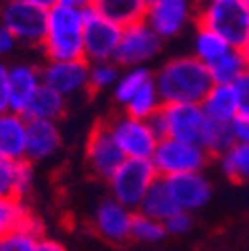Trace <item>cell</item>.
<instances>
[{
    "instance_id": "obj_1",
    "label": "cell",
    "mask_w": 249,
    "mask_h": 251,
    "mask_svg": "<svg viewBox=\"0 0 249 251\" xmlns=\"http://www.w3.org/2000/svg\"><path fill=\"white\" fill-rule=\"evenodd\" d=\"M153 84L166 104H201L215 86L209 68L192 56L168 60L153 74Z\"/></svg>"
},
{
    "instance_id": "obj_2",
    "label": "cell",
    "mask_w": 249,
    "mask_h": 251,
    "mask_svg": "<svg viewBox=\"0 0 249 251\" xmlns=\"http://www.w3.org/2000/svg\"><path fill=\"white\" fill-rule=\"evenodd\" d=\"M50 62L84 58V10L56 4L48 10V28L40 46Z\"/></svg>"
},
{
    "instance_id": "obj_3",
    "label": "cell",
    "mask_w": 249,
    "mask_h": 251,
    "mask_svg": "<svg viewBox=\"0 0 249 251\" xmlns=\"http://www.w3.org/2000/svg\"><path fill=\"white\" fill-rule=\"evenodd\" d=\"M194 20L199 28H209L241 48L249 40V6L243 0H198Z\"/></svg>"
},
{
    "instance_id": "obj_4",
    "label": "cell",
    "mask_w": 249,
    "mask_h": 251,
    "mask_svg": "<svg viewBox=\"0 0 249 251\" xmlns=\"http://www.w3.org/2000/svg\"><path fill=\"white\" fill-rule=\"evenodd\" d=\"M160 179L151 160H136L126 158L124 164L114 172L108 179L110 183V196L124 203L126 207L138 211L149 187Z\"/></svg>"
},
{
    "instance_id": "obj_5",
    "label": "cell",
    "mask_w": 249,
    "mask_h": 251,
    "mask_svg": "<svg viewBox=\"0 0 249 251\" xmlns=\"http://www.w3.org/2000/svg\"><path fill=\"white\" fill-rule=\"evenodd\" d=\"M211 155L205 151L201 144L181 142L174 138L160 140L151 155V164L160 177H174L181 174L203 172Z\"/></svg>"
},
{
    "instance_id": "obj_6",
    "label": "cell",
    "mask_w": 249,
    "mask_h": 251,
    "mask_svg": "<svg viewBox=\"0 0 249 251\" xmlns=\"http://www.w3.org/2000/svg\"><path fill=\"white\" fill-rule=\"evenodd\" d=\"M0 24L6 26L22 46H42L48 28V10L26 0H4L0 6Z\"/></svg>"
},
{
    "instance_id": "obj_7",
    "label": "cell",
    "mask_w": 249,
    "mask_h": 251,
    "mask_svg": "<svg viewBox=\"0 0 249 251\" xmlns=\"http://www.w3.org/2000/svg\"><path fill=\"white\" fill-rule=\"evenodd\" d=\"M106 124L126 158L151 160L160 138L153 134L148 120H140L124 112L122 116L110 118Z\"/></svg>"
},
{
    "instance_id": "obj_8",
    "label": "cell",
    "mask_w": 249,
    "mask_h": 251,
    "mask_svg": "<svg viewBox=\"0 0 249 251\" xmlns=\"http://www.w3.org/2000/svg\"><path fill=\"white\" fill-rule=\"evenodd\" d=\"M122 26L102 16L94 6L84 10V58L94 62L116 60L122 40Z\"/></svg>"
},
{
    "instance_id": "obj_9",
    "label": "cell",
    "mask_w": 249,
    "mask_h": 251,
    "mask_svg": "<svg viewBox=\"0 0 249 251\" xmlns=\"http://www.w3.org/2000/svg\"><path fill=\"white\" fill-rule=\"evenodd\" d=\"M164 40L153 32L146 22H138L122 30L116 62L122 68L146 66L149 60L160 54Z\"/></svg>"
},
{
    "instance_id": "obj_10",
    "label": "cell",
    "mask_w": 249,
    "mask_h": 251,
    "mask_svg": "<svg viewBox=\"0 0 249 251\" xmlns=\"http://www.w3.org/2000/svg\"><path fill=\"white\" fill-rule=\"evenodd\" d=\"M42 84L58 92L66 100L80 96L90 90V62L82 60H64V62H50L46 60L40 66Z\"/></svg>"
},
{
    "instance_id": "obj_11",
    "label": "cell",
    "mask_w": 249,
    "mask_h": 251,
    "mask_svg": "<svg viewBox=\"0 0 249 251\" xmlns=\"http://www.w3.org/2000/svg\"><path fill=\"white\" fill-rule=\"evenodd\" d=\"M124 160L126 155L116 144L108 124L100 122L98 126H94L86 142V162L90 170L102 179H110L114 172L124 164Z\"/></svg>"
},
{
    "instance_id": "obj_12",
    "label": "cell",
    "mask_w": 249,
    "mask_h": 251,
    "mask_svg": "<svg viewBox=\"0 0 249 251\" xmlns=\"http://www.w3.org/2000/svg\"><path fill=\"white\" fill-rule=\"evenodd\" d=\"M194 18V6L190 0H158L148 6L146 24L162 40L179 36Z\"/></svg>"
},
{
    "instance_id": "obj_13",
    "label": "cell",
    "mask_w": 249,
    "mask_h": 251,
    "mask_svg": "<svg viewBox=\"0 0 249 251\" xmlns=\"http://www.w3.org/2000/svg\"><path fill=\"white\" fill-rule=\"evenodd\" d=\"M160 112L166 122V138L201 144L207 124L201 104H166Z\"/></svg>"
},
{
    "instance_id": "obj_14",
    "label": "cell",
    "mask_w": 249,
    "mask_h": 251,
    "mask_svg": "<svg viewBox=\"0 0 249 251\" xmlns=\"http://www.w3.org/2000/svg\"><path fill=\"white\" fill-rule=\"evenodd\" d=\"M134 213H136L134 209L116 201L114 198H108L98 203L94 217H92V226H94V231L102 239L116 245L126 243L128 239H132Z\"/></svg>"
},
{
    "instance_id": "obj_15",
    "label": "cell",
    "mask_w": 249,
    "mask_h": 251,
    "mask_svg": "<svg viewBox=\"0 0 249 251\" xmlns=\"http://www.w3.org/2000/svg\"><path fill=\"white\" fill-rule=\"evenodd\" d=\"M168 192L179 211L194 213L205 207L213 196L211 181L203 176V172L181 174L174 177H164Z\"/></svg>"
},
{
    "instance_id": "obj_16",
    "label": "cell",
    "mask_w": 249,
    "mask_h": 251,
    "mask_svg": "<svg viewBox=\"0 0 249 251\" xmlns=\"http://www.w3.org/2000/svg\"><path fill=\"white\" fill-rule=\"evenodd\" d=\"M42 86V72L40 66L32 62H16L10 64L8 70V98H10V112L24 114L30 100Z\"/></svg>"
},
{
    "instance_id": "obj_17",
    "label": "cell",
    "mask_w": 249,
    "mask_h": 251,
    "mask_svg": "<svg viewBox=\"0 0 249 251\" xmlns=\"http://www.w3.org/2000/svg\"><path fill=\"white\" fill-rule=\"evenodd\" d=\"M26 160L28 162H46L62 146V134L58 122L46 120H26Z\"/></svg>"
},
{
    "instance_id": "obj_18",
    "label": "cell",
    "mask_w": 249,
    "mask_h": 251,
    "mask_svg": "<svg viewBox=\"0 0 249 251\" xmlns=\"http://www.w3.org/2000/svg\"><path fill=\"white\" fill-rule=\"evenodd\" d=\"M26 118L16 112L0 114V158L26 160Z\"/></svg>"
},
{
    "instance_id": "obj_19",
    "label": "cell",
    "mask_w": 249,
    "mask_h": 251,
    "mask_svg": "<svg viewBox=\"0 0 249 251\" xmlns=\"http://www.w3.org/2000/svg\"><path fill=\"white\" fill-rule=\"evenodd\" d=\"M92 6L122 28L144 22L148 12L146 0H94Z\"/></svg>"
},
{
    "instance_id": "obj_20",
    "label": "cell",
    "mask_w": 249,
    "mask_h": 251,
    "mask_svg": "<svg viewBox=\"0 0 249 251\" xmlns=\"http://www.w3.org/2000/svg\"><path fill=\"white\" fill-rule=\"evenodd\" d=\"M68 100L64 96H60L58 92H54L48 86H40L38 92L34 94V98L30 100L28 108L24 110L26 120H46V122H58L62 116L66 114Z\"/></svg>"
},
{
    "instance_id": "obj_21",
    "label": "cell",
    "mask_w": 249,
    "mask_h": 251,
    "mask_svg": "<svg viewBox=\"0 0 249 251\" xmlns=\"http://www.w3.org/2000/svg\"><path fill=\"white\" fill-rule=\"evenodd\" d=\"M201 108L211 122H224V124H233L239 116L237 110V100L231 86H213L205 100L201 102Z\"/></svg>"
},
{
    "instance_id": "obj_22",
    "label": "cell",
    "mask_w": 249,
    "mask_h": 251,
    "mask_svg": "<svg viewBox=\"0 0 249 251\" xmlns=\"http://www.w3.org/2000/svg\"><path fill=\"white\" fill-rule=\"evenodd\" d=\"M231 50L229 42L225 38H222L217 32L209 28H199L196 30V36H194V56L203 62L205 66H211L213 62H217L222 56H225Z\"/></svg>"
},
{
    "instance_id": "obj_23",
    "label": "cell",
    "mask_w": 249,
    "mask_h": 251,
    "mask_svg": "<svg viewBox=\"0 0 249 251\" xmlns=\"http://www.w3.org/2000/svg\"><path fill=\"white\" fill-rule=\"evenodd\" d=\"M153 80V72L148 68V66H134V68H126L122 72L118 84L114 86L112 94H114V100L126 108L130 104V100L136 96V94L148 84Z\"/></svg>"
},
{
    "instance_id": "obj_24",
    "label": "cell",
    "mask_w": 249,
    "mask_h": 251,
    "mask_svg": "<svg viewBox=\"0 0 249 251\" xmlns=\"http://www.w3.org/2000/svg\"><path fill=\"white\" fill-rule=\"evenodd\" d=\"M138 211H142V213H146V215H149L153 219H160V222H166L170 215L179 211L175 207L170 192H168L164 177H160L158 181L149 187V192L146 194V198H144V201H142Z\"/></svg>"
},
{
    "instance_id": "obj_25",
    "label": "cell",
    "mask_w": 249,
    "mask_h": 251,
    "mask_svg": "<svg viewBox=\"0 0 249 251\" xmlns=\"http://www.w3.org/2000/svg\"><path fill=\"white\" fill-rule=\"evenodd\" d=\"M220 168L225 177L237 183L249 181V144L235 142L220 158Z\"/></svg>"
},
{
    "instance_id": "obj_26",
    "label": "cell",
    "mask_w": 249,
    "mask_h": 251,
    "mask_svg": "<svg viewBox=\"0 0 249 251\" xmlns=\"http://www.w3.org/2000/svg\"><path fill=\"white\" fill-rule=\"evenodd\" d=\"M207 68H209V74H211L215 86H233L237 82V78L247 70L245 60L237 48H231L225 56H222Z\"/></svg>"
},
{
    "instance_id": "obj_27",
    "label": "cell",
    "mask_w": 249,
    "mask_h": 251,
    "mask_svg": "<svg viewBox=\"0 0 249 251\" xmlns=\"http://www.w3.org/2000/svg\"><path fill=\"white\" fill-rule=\"evenodd\" d=\"M235 144V134H233V124H224V122H211L207 120L205 130L201 136V146L209 155H222Z\"/></svg>"
},
{
    "instance_id": "obj_28",
    "label": "cell",
    "mask_w": 249,
    "mask_h": 251,
    "mask_svg": "<svg viewBox=\"0 0 249 251\" xmlns=\"http://www.w3.org/2000/svg\"><path fill=\"white\" fill-rule=\"evenodd\" d=\"M30 217H32V211L26 207L24 200L14 196L0 198V237L22 229Z\"/></svg>"
},
{
    "instance_id": "obj_29",
    "label": "cell",
    "mask_w": 249,
    "mask_h": 251,
    "mask_svg": "<svg viewBox=\"0 0 249 251\" xmlns=\"http://www.w3.org/2000/svg\"><path fill=\"white\" fill-rule=\"evenodd\" d=\"M162 108H164V102H162L160 94H158V88H155V84L151 80L130 100V104L124 108V112L134 116V118H140V120H149Z\"/></svg>"
},
{
    "instance_id": "obj_30",
    "label": "cell",
    "mask_w": 249,
    "mask_h": 251,
    "mask_svg": "<svg viewBox=\"0 0 249 251\" xmlns=\"http://www.w3.org/2000/svg\"><path fill=\"white\" fill-rule=\"evenodd\" d=\"M168 235L166 226L160 219H153L142 211L134 213V224H132V239L140 243H160Z\"/></svg>"
},
{
    "instance_id": "obj_31",
    "label": "cell",
    "mask_w": 249,
    "mask_h": 251,
    "mask_svg": "<svg viewBox=\"0 0 249 251\" xmlns=\"http://www.w3.org/2000/svg\"><path fill=\"white\" fill-rule=\"evenodd\" d=\"M120 76H122V66L116 60L94 62V64H90V92L114 90Z\"/></svg>"
},
{
    "instance_id": "obj_32",
    "label": "cell",
    "mask_w": 249,
    "mask_h": 251,
    "mask_svg": "<svg viewBox=\"0 0 249 251\" xmlns=\"http://www.w3.org/2000/svg\"><path fill=\"white\" fill-rule=\"evenodd\" d=\"M40 235L28 231V229H16L8 235L0 237V251H36Z\"/></svg>"
},
{
    "instance_id": "obj_33",
    "label": "cell",
    "mask_w": 249,
    "mask_h": 251,
    "mask_svg": "<svg viewBox=\"0 0 249 251\" xmlns=\"http://www.w3.org/2000/svg\"><path fill=\"white\" fill-rule=\"evenodd\" d=\"M34 185V164L28 160L16 162V183H14V196L24 200Z\"/></svg>"
},
{
    "instance_id": "obj_34",
    "label": "cell",
    "mask_w": 249,
    "mask_h": 251,
    "mask_svg": "<svg viewBox=\"0 0 249 251\" xmlns=\"http://www.w3.org/2000/svg\"><path fill=\"white\" fill-rule=\"evenodd\" d=\"M14 183H16V162L0 158V198L14 196Z\"/></svg>"
},
{
    "instance_id": "obj_35",
    "label": "cell",
    "mask_w": 249,
    "mask_h": 251,
    "mask_svg": "<svg viewBox=\"0 0 249 251\" xmlns=\"http://www.w3.org/2000/svg\"><path fill=\"white\" fill-rule=\"evenodd\" d=\"M164 226H166L168 235H185L194 227V217L188 211H175L174 215L166 219Z\"/></svg>"
},
{
    "instance_id": "obj_36",
    "label": "cell",
    "mask_w": 249,
    "mask_h": 251,
    "mask_svg": "<svg viewBox=\"0 0 249 251\" xmlns=\"http://www.w3.org/2000/svg\"><path fill=\"white\" fill-rule=\"evenodd\" d=\"M231 88H233L235 100H237L239 116H249V70H245Z\"/></svg>"
},
{
    "instance_id": "obj_37",
    "label": "cell",
    "mask_w": 249,
    "mask_h": 251,
    "mask_svg": "<svg viewBox=\"0 0 249 251\" xmlns=\"http://www.w3.org/2000/svg\"><path fill=\"white\" fill-rule=\"evenodd\" d=\"M20 46L18 38L10 32L6 26L0 24V60H4L8 56H12L16 52V48Z\"/></svg>"
},
{
    "instance_id": "obj_38",
    "label": "cell",
    "mask_w": 249,
    "mask_h": 251,
    "mask_svg": "<svg viewBox=\"0 0 249 251\" xmlns=\"http://www.w3.org/2000/svg\"><path fill=\"white\" fill-rule=\"evenodd\" d=\"M8 70L10 64L0 60V114L10 110V98H8Z\"/></svg>"
},
{
    "instance_id": "obj_39",
    "label": "cell",
    "mask_w": 249,
    "mask_h": 251,
    "mask_svg": "<svg viewBox=\"0 0 249 251\" xmlns=\"http://www.w3.org/2000/svg\"><path fill=\"white\" fill-rule=\"evenodd\" d=\"M233 134L235 142L249 144V116H237V120L233 122Z\"/></svg>"
},
{
    "instance_id": "obj_40",
    "label": "cell",
    "mask_w": 249,
    "mask_h": 251,
    "mask_svg": "<svg viewBox=\"0 0 249 251\" xmlns=\"http://www.w3.org/2000/svg\"><path fill=\"white\" fill-rule=\"evenodd\" d=\"M36 251H68L64 243H60L58 239H52V237H40L38 243H36Z\"/></svg>"
},
{
    "instance_id": "obj_41",
    "label": "cell",
    "mask_w": 249,
    "mask_h": 251,
    "mask_svg": "<svg viewBox=\"0 0 249 251\" xmlns=\"http://www.w3.org/2000/svg\"><path fill=\"white\" fill-rule=\"evenodd\" d=\"M58 4H64V6H72V8H78V10H86L94 4V0H60Z\"/></svg>"
},
{
    "instance_id": "obj_42",
    "label": "cell",
    "mask_w": 249,
    "mask_h": 251,
    "mask_svg": "<svg viewBox=\"0 0 249 251\" xmlns=\"http://www.w3.org/2000/svg\"><path fill=\"white\" fill-rule=\"evenodd\" d=\"M26 2H30V4H34V6H38V8H44V10H50V8H54L60 0H26Z\"/></svg>"
},
{
    "instance_id": "obj_43",
    "label": "cell",
    "mask_w": 249,
    "mask_h": 251,
    "mask_svg": "<svg viewBox=\"0 0 249 251\" xmlns=\"http://www.w3.org/2000/svg\"><path fill=\"white\" fill-rule=\"evenodd\" d=\"M239 52H241V56H243V60H245V66H247V70H249V40L239 48Z\"/></svg>"
},
{
    "instance_id": "obj_44",
    "label": "cell",
    "mask_w": 249,
    "mask_h": 251,
    "mask_svg": "<svg viewBox=\"0 0 249 251\" xmlns=\"http://www.w3.org/2000/svg\"><path fill=\"white\" fill-rule=\"evenodd\" d=\"M146 2H148V6H149V4H153V2H158V0H146Z\"/></svg>"
},
{
    "instance_id": "obj_45",
    "label": "cell",
    "mask_w": 249,
    "mask_h": 251,
    "mask_svg": "<svg viewBox=\"0 0 249 251\" xmlns=\"http://www.w3.org/2000/svg\"><path fill=\"white\" fill-rule=\"evenodd\" d=\"M243 2H245V4H247V6H249V0H243Z\"/></svg>"
}]
</instances>
